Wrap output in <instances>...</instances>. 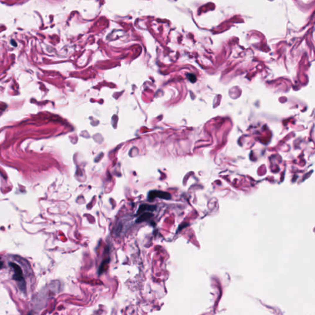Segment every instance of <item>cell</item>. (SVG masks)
Segmentation results:
<instances>
[{"label":"cell","instance_id":"obj_4","mask_svg":"<svg viewBox=\"0 0 315 315\" xmlns=\"http://www.w3.org/2000/svg\"><path fill=\"white\" fill-rule=\"evenodd\" d=\"M153 217V214L151 213H144L142 214H141L139 217L137 218V220H136V222L137 223H140V222H145L146 220H148L149 219H150V218L151 217Z\"/></svg>","mask_w":315,"mask_h":315},{"label":"cell","instance_id":"obj_2","mask_svg":"<svg viewBox=\"0 0 315 315\" xmlns=\"http://www.w3.org/2000/svg\"><path fill=\"white\" fill-rule=\"evenodd\" d=\"M10 266L14 269V274L13 276V279L17 281H24V278L23 277V272L21 267L16 264V263L11 262L9 263Z\"/></svg>","mask_w":315,"mask_h":315},{"label":"cell","instance_id":"obj_1","mask_svg":"<svg viewBox=\"0 0 315 315\" xmlns=\"http://www.w3.org/2000/svg\"><path fill=\"white\" fill-rule=\"evenodd\" d=\"M156 198H159L161 199H164V200H169L171 196L168 192L159 190H152L149 193V195H148L149 201H152Z\"/></svg>","mask_w":315,"mask_h":315},{"label":"cell","instance_id":"obj_3","mask_svg":"<svg viewBox=\"0 0 315 315\" xmlns=\"http://www.w3.org/2000/svg\"><path fill=\"white\" fill-rule=\"evenodd\" d=\"M156 209V206L155 205H149V204H142L140 205V207L137 212V215H141L145 211H146V210H150V211H153L155 210Z\"/></svg>","mask_w":315,"mask_h":315},{"label":"cell","instance_id":"obj_5","mask_svg":"<svg viewBox=\"0 0 315 315\" xmlns=\"http://www.w3.org/2000/svg\"><path fill=\"white\" fill-rule=\"evenodd\" d=\"M30 315H31V314H30Z\"/></svg>","mask_w":315,"mask_h":315}]
</instances>
